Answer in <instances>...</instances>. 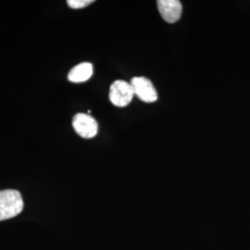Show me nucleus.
<instances>
[{
  "label": "nucleus",
  "mask_w": 250,
  "mask_h": 250,
  "mask_svg": "<svg viewBox=\"0 0 250 250\" xmlns=\"http://www.w3.org/2000/svg\"><path fill=\"white\" fill-rule=\"evenodd\" d=\"M23 209V200L17 190L0 191V221L16 217Z\"/></svg>",
  "instance_id": "nucleus-1"
},
{
  "label": "nucleus",
  "mask_w": 250,
  "mask_h": 250,
  "mask_svg": "<svg viewBox=\"0 0 250 250\" xmlns=\"http://www.w3.org/2000/svg\"><path fill=\"white\" fill-rule=\"evenodd\" d=\"M134 92L131 83L123 80H117L110 85L109 100L119 107L128 106L134 98Z\"/></svg>",
  "instance_id": "nucleus-2"
},
{
  "label": "nucleus",
  "mask_w": 250,
  "mask_h": 250,
  "mask_svg": "<svg viewBox=\"0 0 250 250\" xmlns=\"http://www.w3.org/2000/svg\"><path fill=\"white\" fill-rule=\"evenodd\" d=\"M75 132L83 138H93L98 134L99 125L97 121L88 114L78 113L72 119Z\"/></svg>",
  "instance_id": "nucleus-3"
},
{
  "label": "nucleus",
  "mask_w": 250,
  "mask_h": 250,
  "mask_svg": "<svg viewBox=\"0 0 250 250\" xmlns=\"http://www.w3.org/2000/svg\"><path fill=\"white\" fill-rule=\"evenodd\" d=\"M130 83L134 89V95L144 102L152 103L158 99L157 90L149 79L146 77H134Z\"/></svg>",
  "instance_id": "nucleus-4"
},
{
  "label": "nucleus",
  "mask_w": 250,
  "mask_h": 250,
  "mask_svg": "<svg viewBox=\"0 0 250 250\" xmlns=\"http://www.w3.org/2000/svg\"><path fill=\"white\" fill-rule=\"evenodd\" d=\"M158 8L161 13L162 19L169 22L174 23L178 21L181 15L183 7L181 2L178 0H159L158 2Z\"/></svg>",
  "instance_id": "nucleus-5"
},
{
  "label": "nucleus",
  "mask_w": 250,
  "mask_h": 250,
  "mask_svg": "<svg viewBox=\"0 0 250 250\" xmlns=\"http://www.w3.org/2000/svg\"><path fill=\"white\" fill-rule=\"evenodd\" d=\"M93 75V65L89 62H83L73 67L68 74V79L72 83H83L89 80Z\"/></svg>",
  "instance_id": "nucleus-6"
},
{
  "label": "nucleus",
  "mask_w": 250,
  "mask_h": 250,
  "mask_svg": "<svg viewBox=\"0 0 250 250\" xmlns=\"http://www.w3.org/2000/svg\"><path fill=\"white\" fill-rule=\"evenodd\" d=\"M93 2V0H68L67 4L72 9H79L89 6Z\"/></svg>",
  "instance_id": "nucleus-7"
}]
</instances>
